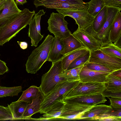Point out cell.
<instances>
[{"label":"cell","mask_w":121,"mask_h":121,"mask_svg":"<svg viewBox=\"0 0 121 121\" xmlns=\"http://www.w3.org/2000/svg\"><path fill=\"white\" fill-rule=\"evenodd\" d=\"M89 50L83 46L64 56L61 59L62 65L63 70H66L74 60L84 55Z\"/></svg>","instance_id":"obj_22"},{"label":"cell","mask_w":121,"mask_h":121,"mask_svg":"<svg viewBox=\"0 0 121 121\" xmlns=\"http://www.w3.org/2000/svg\"><path fill=\"white\" fill-rule=\"evenodd\" d=\"M14 120L9 108L0 105V120Z\"/></svg>","instance_id":"obj_34"},{"label":"cell","mask_w":121,"mask_h":121,"mask_svg":"<svg viewBox=\"0 0 121 121\" xmlns=\"http://www.w3.org/2000/svg\"><path fill=\"white\" fill-rule=\"evenodd\" d=\"M9 69L5 62L0 59V75H2L7 72Z\"/></svg>","instance_id":"obj_40"},{"label":"cell","mask_w":121,"mask_h":121,"mask_svg":"<svg viewBox=\"0 0 121 121\" xmlns=\"http://www.w3.org/2000/svg\"><path fill=\"white\" fill-rule=\"evenodd\" d=\"M107 97L110 101L111 106L114 109H121V98L111 97Z\"/></svg>","instance_id":"obj_37"},{"label":"cell","mask_w":121,"mask_h":121,"mask_svg":"<svg viewBox=\"0 0 121 121\" xmlns=\"http://www.w3.org/2000/svg\"><path fill=\"white\" fill-rule=\"evenodd\" d=\"M22 89L21 86L13 87L0 86V98L17 95L22 91Z\"/></svg>","instance_id":"obj_31"},{"label":"cell","mask_w":121,"mask_h":121,"mask_svg":"<svg viewBox=\"0 0 121 121\" xmlns=\"http://www.w3.org/2000/svg\"><path fill=\"white\" fill-rule=\"evenodd\" d=\"M45 97L41 91L38 96L28 104L23 114V119H30L33 115L39 112Z\"/></svg>","instance_id":"obj_18"},{"label":"cell","mask_w":121,"mask_h":121,"mask_svg":"<svg viewBox=\"0 0 121 121\" xmlns=\"http://www.w3.org/2000/svg\"><path fill=\"white\" fill-rule=\"evenodd\" d=\"M64 104L62 99L57 100L53 102L45 111L41 120H48L58 119L61 115Z\"/></svg>","instance_id":"obj_17"},{"label":"cell","mask_w":121,"mask_h":121,"mask_svg":"<svg viewBox=\"0 0 121 121\" xmlns=\"http://www.w3.org/2000/svg\"><path fill=\"white\" fill-rule=\"evenodd\" d=\"M72 35L81 43L83 46L90 51L99 49L101 45L100 42L86 31L78 28Z\"/></svg>","instance_id":"obj_11"},{"label":"cell","mask_w":121,"mask_h":121,"mask_svg":"<svg viewBox=\"0 0 121 121\" xmlns=\"http://www.w3.org/2000/svg\"><path fill=\"white\" fill-rule=\"evenodd\" d=\"M111 72L92 70L84 65L79 74L80 81L104 83L106 76Z\"/></svg>","instance_id":"obj_12"},{"label":"cell","mask_w":121,"mask_h":121,"mask_svg":"<svg viewBox=\"0 0 121 121\" xmlns=\"http://www.w3.org/2000/svg\"><path fill=\"white\" fill-rule=\"evenodd\" d=\"M26 0H15V2L17 6L18 5H22L26 3Z\"/></svg>","instance_id":"obj_44"},{"label":"cell","mask_w":121,"mask_h":121,"mask_svg":"<svg viewBox=\"0 0 121 121\" xmlns=\"http://www.w3.org/2000/svg\"><path fill=\"white\" fill-rule=\"evenodd\" d=\"M83 66H82L69 70H64L61 73V76L68 82L80 80L79 74Z\"/></svg>","instance_id":"obj_28"},{"label":"cell","mask_w":121,"mask_h":121,"mask_svg":"<svg viewBox=\"0 0 121 121\" xmlns=\"http://www.w3.org/2000/svg\"><path fill=\"white\" fill-rule=\"evenodd\" d=\"M105 5L121 8V0H108L105 1Z\"/></svg>","instance_id":"obj_39"},{"label":"cell","mask_w":121,"mask_h":121,"mask_svg":"<svg viewBox=\"0 0 121 121\" xmlns=\"http://www.w3.org/2000/svg\"><path fill=\"white\" fill-rule=\"evenodd\" d=\"M110 105L101 104L94 106L90 110L84 112L78 120H91L94 117L105 114L113 110Z\"/></svg>","instance_id":"obj_16"},{"label":"cell","mask_w":121,"mask_h":121,"mask_svg":"<svg viewBox=\"0 0 121 121\" xmlns=\"http://www.w3.org/2000/svg\"><path fill=\"white\" fill-rule=\"evenodd\" d=\"M77 10L56 9L59 13L73 18L80 30H85L92 24L94 17L88 12L87 9Z\"/></svg>","instance_id":"obj_9"},{"label":"cell","mask_w":121,"mask_h":121,"mask_svg":"<svg viewBox=\"0 0 121 121\" xmlns=\"http://www.w3.org/2000/svg\"><path fill=\"white\" fill-rule=\"evenodd\" d=\"M98 121H121V118L112 117H108L99 119Z\"/></svg>","instance_id":"obj_41"},{"label":"cell","mask_w":121,"mask_h":121,"mask_svg":"<svg viewBox=\"0 0 121 121\" xmlns=\"http://www.w3.org/2000/svg\"><path fill=\"white\" fill-rule=\"evenodd\" d=\"M104 83L107 90L121 91V78L116 76L111 72L106 76Z\"/></svg>","instance_id":"obj_26"},{"label":"cell","mask_w":121,"mask_h":121,"mask_svg":"<svg viewBox=\"0 0 121 121\" xmlns=\"http://www.w3.org/2000/svg\"><path fill=\"white\" fill-rule=\"evenodd\" d=\"M90 55L89 50L84 55L76 58L70 64L66 70H69L82 66L88 62Z\"/></svg>","instance_id":"obj_32"},{"label":"cell","mask_w":121,"mask_h":121,"mask_svg":"<svg viewBox=\"0 0 121 121\" xmlns=\"http://www.w3.org/2000/svg\"><path fill=\"white\" fill-rule=\"evenodd\" d=\"M107 7L108 14L107 19L101 29L98 32H95L92 30L90 26L84 30L99 41L101 46L111 41L109 36L112 24L116 16L121 10V8Z\"/></svg>","instance_id":"obj_5"},{"label":"cell","mask_w":121,"mask_h":121,"mask_svg":"<svg viewBox=\"0 0 121 121\" xmlns=\"http://www.w3.org/2000/svg\"><path fill=\"white\" fill-rule=\"evenodd\" d=\"M99 49L104 53L110 55L121 58V48L111 41L102 45Z\"/></svg>","instance_id":"obj_29"},{"label":"cell","mask_w":121,"mask_h":121,"mask_svg":"<svg viewBox=\"0 0 121 121\" xmlns=\"http://www.w3.org/2000/svg\"><path fill=\"white\" fill-rule=\"evenodd\" d=\"M62 40L63 46L61 53L63 56L83 47L81 42L71 34Z\"/></svg>","instance_id":"obj_21"},{"label":"cell","mask_w":121,"mask_h":121,"mask_svg":"<svg viewBox=\"0 0 121 121\" xmlns=\"http://www.w3.org/2000/svg\"><path fill=\"white\" fill-rule=\"evenodd\" d=\"M63 44L62 39L54 37L47 61L52 62L61 60L64 56L61 54Z\"/></svg>","instance_id":"obj_19"},{"label":"cell","mask_w":121,"mask_h":121,"mask_svg":"<svg viewBox=\"0 0 121 121\" xmlns=\"http://www.w3.org/2000/svg\"><path fill=\"white\" fill-rule=\"evenodd\" d=\"M61 116L79 114L90 110L94 106L85 104L77 103L67 102L64 101Z\"/></svg>","instance_id":"obj_15"},{"label":"cell","mask_w":121,"mask_h":121,"mask_svg":"<svg viewBox=\"0 0 121 121\" xmlns=\"http://www.w3.org/2000/svg\"><path fill=\"white\" fill-rule=\"evenodd\" d=\"M111 73L116 76L121 78V69L112 71Z\"/></svg>","instance_id":"obj_43"},{"label":"cell","mask_w":121,"mask_h":121,"mask_svg":"<svg viewBox=\"0 0 121 121\" xmlns=\"http://www.w3.org/2000/svg\"><path fill=\"white\" fill-rule=\"evenodd\" d=\"M104 1H107L108 0H104Z\"/></svg>","instance_id":"obj_47"},{"label":"cell","mask_w":121,"mask_h":121,"mask_svg":"<svg viewBox=\"0 0 121 121\" xmlns=\"http://www.w3.org/2000/svg\"><path fill=\"white\" fill-rule=\"evenodd\" d=\"M90 52L88 62L99 64L112 71L121 69V58L108 54L99 49Z\"/></svg>","instance_id":"obj_8"},{"label":"cell","mask_w":121,"mask_h":121,"mask_svg":"<svg viewBox=\"0 0 121 121\" xmlns=\"http://www.w3.org/2000/svg\"><path fill=\"white\" fill-rule=\"evenodd\" d=\"M53 38L48 34L42 43L32 51L25 64L28 73H36L47 61Z\"/></svg>","instance_id":"obj_2"},{"label":"cell","mask_w":121,"mask_h":121,"mask_svg":"<svg viewBox=\"0 0 121 121\" xmlns=\"http://www.w3.org/2000/svg\"><path fill=\"white\" fill-rule=\"evenodd\" d=\"M18 44L19 45L20 48L23 49H26L28 46L27 43L25 42H17Z\"/></svg>","instance_id":"obj_42"},{"label":"cell","mask_w":121,"mask_h":121,"mask_svg":"<svg viewBox=\"0 0 121 121\" xmlns=\"http://www.w3.org/2000/svg\"><path fill=\"white\" fill-rule=\"evenodd\" d=\"M5 0H0V12L4 8L5 5Z\"/></svg>","instance_id":"obj_46"},{"label":"cell","mask_w":121,"mask_h":121,"mask_svg":"<svg viewBox=\"0 0 121 121\" xmlns=\"http://www.w3.org/2000/svg\"><path fill=\"white\" fill-rule=\"evenodd\" d=\"M65 16L59 13L52 12L48 21V30L55 37L62 39L68 37L71 34L68 29V23L65 19Z\"/></svg>","instance_id":"obj_7"},{"label":"cell","mask_w":121,"mask_h":121,"mask_svg":"<svg viewBox=\"0 0 121 121\" xmlns=\"http://www.w3.org/2000/svg\"><path fill=\"white\" fill-rule=\"evenodd\" d=\"M43 6L46 8L63 9L70 10H77L87 9L88 2L84 4H74L64 2H58L49 3L44 5Z\"/></svg>","instance_id":"obj_20"},{"label":"cell","mask_w":121,"mask_h":121,"mask_svg":"<svg viewBox=\"0 0 121 121\" xmlns=\"http://www.w3.org/2000/svg\"><path fill=\"white\" fill-rule=\"evenodd\" d=\"M114 43L118 47L121 48V36Z\"/></svg>","instance_id":"obj_45"},{"label":"cell","mask_w":121,"mask_h":121,"mask_svg":"<svg viewBox=\"0 0 121 121\" xmlns=\"http://www.w3.org/2000/svg\"><path fill=\"white\" fill-rule=\"evenodd\" d=\"M28 104L21 100L13 102L10 104H8L14 120L23 119V114Z\"/></svg>","instance_id":"obj_23"},{"label":"cell","mask_w":121,"mask_h":121,"mask_svg":"<svg viewBox=\"0 0 121 121\" xmlns=\"http://www.w3.org/2000/svg\"><path fill=\"white\" fill-rule=\"evenodd\" d=\"M58 2H64L74 4H84L86 2H84L82 0H35L34 4L36 8L38 7L43 6L47 4Z\"/></svg>","instance_id":"obj_33"},{"label":"cell","mask_w":121,"mask_h":121,"mask_svg":"<svg viewBox=\"0 0 121 121\" xmlns=\"http://www.w3.org/2000/svg\"><path fill=\"white\" fill-rule=\"evenodd\" d=\"M102 94L105 97H110L121 98V91H111L105 89Z\"/></svg>","instance_id":"obj_38"},{"label":"cell","mask_w":121,"mask_h":121,"mask_svg":"<svg viewBox=\"0 0 121 121\" xmlns=\"http://www.w3.org/2000/svg\"><path fill=\"white\" fill-rule=\"evenodd\" d=\"M121 36V13L117 14L112 24L110 33V39L112 43L115 42Z\"/></svg>","instance_id":"obj_25"},{"label":"cell","mask_w":121,"mask_h":121,"mask_svg":"<svg viewBox=\"0 0 121 121\" xmlns=\"http://www.w3.org/2000/svg\"></svg>","instance_id":"obj_48"},{"label":"cell","mask_w":121,"mask_h":121,"mask_svg":"<svg viewBox=\"0 0 121 121\" xmlns=\"http://www.w3.org/2000/svg\"><path fill=\"white\" fill-rule=\"evenodd\" d=\"M46 13L43 9L40 10L35 13L34 16L29 24L28 35L31 39L32 46L36 47L39 42L43 38L40 32V22L41 17Z\"/></svg>","instance_id":"obj_10"},{"label":"cell","mask_w":121,"mask_h":121,"mask_svg":"<svg viewBox=\"0 0 121 121\" xmlns=\"http://www.w3.org/2000/svg\"><path fill=\"white\" fill-rule=\"evenodd\" d=\"M80 81V80L71 82L65 81L59 83L50 93L45 96L41 104L39 112L43 114L53 102L59 99H62L63 95L73 88Z\"/></svg>","instance_id":"obj_6"},{"label":"cell","mask_w":121,"mask_h":121,"mask_svg":"<svg viewBox=\"0 0 121 121\" xmlns=\"http://www.w3.org/2000/svg\"><path fill=\"white\" fill-rule=\"evenodd\" d=\"M61 59L52 62L49 70L42 77L39 87L45 96L50 93L59 83L66 81L61 75L64 70Z\"/></svg>","instance_id":"obj_3"},{"label":"cell","mask_w":121,"mask_h":121,"mask_svg":"<svg viewBox=\"0 0 121 121\" xmlns=\"http://www.w3.org/2000/svg\"><path fill=\"white\" fill-rule=\"evenodd\" d=\"M63 100L67 102L77 103L93 106L104 103L107 101L105 97L102 94L77 96Z\"/></svg>","instance_id":"obj_13"},{"label":"cell","mask_w":121,"mask_h":121,"mask_svg":"<svg viewBox=\"0 0 121 121\" xmlns=\"http://www.w3.org/2000/svg\"><path fill=\"white\" fill-rule=\"evenodd\" d=\"M108 14L107 7L105 5L94 17L92 24L90 26L95 32H98L102 28L107 19Z\"/></svg>","instance_id":"obj_24"},{"label":"cell","mask_w":121,"mask_h":121,"mask_svg":"<svg viewBox=\"0 0 121 121\" xmlns=\"http://www.w3.org/2000/svg\"><path fill=\"white\" fill-rule=\"evenodd\" d=\"M84 65L90 69L100 72H111L112 71L109 68L99 64L88 62Z\"/></svg>","instance_id":"obj_35"},{"label":"cell","mask_w":121,"mask_h":121,"mask_svg":"<svg viewBox=\"0 0 121 121\" xmlns=\"http://www.w3.org/2000/svg\"><path fill=\"white\" fill-rule=\"evenodd\" d=\"M25 8L16 14L6 23L0 27V45L3 46L15 36L29 25L35 14Z\"/></svg>","instance_id":"obj_1"},{"label":"cell","mask_w":121,"mask_h":121,"mask_svg":"<svg viewBox=\"0 0 121 121\" xmlns=\"http://www.w3.org/2000/svg\"><path fill=\"white\" fill-rule=\"evenodd\" d=\"M21 11L18 8L14 0H5L4 8L0 12V27Z\"/></svg>","instance_id":"obj_14"},{"label":"cell","mask_w":121,"mask_h":121,"mask_svg":"<svg viewBox=\"0 0 121 121\" xmlns=\"http://www.w3.org/2000/svg\"><path fill=\"white\" fill-rule=\"evenodd\" d=\"M104 83L80 81L73 88L63 95L62 99L77 96L102 94L106 89Z\"/></svg>","instance_id":"obj_4"},{"label":"cell","mask_w":121,"mask_h":121,"mask_svg":"<svg viewBox=\"0 0 121 121\" xmlns=\"http://www.w3.org/2000/svg\"><path fill=\"white\" fill-rule=\"evenodd\" d=\"M108 117H112L121 118V109H114L107 113L92 119L91 120H98L99 119Z\"/></svg>","instance_id":"obj_36"},{"label":"cell","mask_w":121,"mask_h":121,"mask_svg":"<svg viewBox=\"0 0 121 121\" xmlns=\"http://www.w3.org/2000/svg\"><path fill=\"white\" fill-rule=\"evenodd\" d=\"M88 3V12L94 17L105 5L104 0H91Z\"/></svg>","instance_id":"obj_30"},{"label":"cell","mask_w":121,"mask_h":121,"mask_svg":"<svg viewBox=\"0 0 121 121\" xmlns=\"http://www.w3.org/2000/svg\"><path fill=\"white\" fill-rule=\"evenodd\" d=\"M40 91L39 87L31 86L23 91L21 95L17 101L21 100L28 103H30L38 96Z\"/></svg>","instance_id":"obj_27"}]
</instances>
